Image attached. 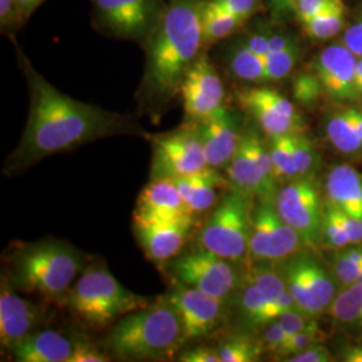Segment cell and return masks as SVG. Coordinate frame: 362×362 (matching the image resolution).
Listing matches in <instances>:
<instances>
[{
	"label": "cell",
	"instance_id": "cell-1",
	"mask_svg": "<svg viewBox=\"0 0 362 362\" xmlns=\"http://www.w3.org/2000/svg\"><path fill=\"white\" fill-rule=\"evenodd\" d=\"M11 39L19 67L26 78L30 105L22 139L4 163L7 175L21 173L46 157L107 137L124 134L148 137L132 117L81 103L58 90L34 69L16 40Z\"/></svg>",
	"mask_w": 362,
	"mask_h": 362
},
{
	"label": "cell",
	"instance_id": "cell-2",
	"mask_svg": "<svg viewBox=\"0 0 362 362\" xmlns=\"http://www.w3.org/2000/svg\"><path fill=\"white\" fill-rule=\"evenodd\" d=\"M206 0H168L155 30L144 42L145 66L137 100L156 116L180 94L189 67L200 57Z\"/></svg>",
	"mask_w": 362,
	"mask_h": 362
},
{
	"label": "cell",
	"instance_id": "cell-3",
	"mask_svg": "<svg viewBox=\"0 0 362 362\" xmlns=\"http://www.w3.org/2000/svg\"><path fill=\"white\" fill-rule=\"evenodd\" d=\"M89 258L69 242L46 238L16 245L6 276L16 291L65 302L70 288L88 269Z\"/></svg>",
	"mask_w": 362,
	"mask_h": 362
},
{
	"label": "cell",
	"instance_id": "cell-4",
	"mask_svg": "<svg viewBox=\"0 0 362 362\" xmlns=\"http://www.w3.org/2000/svg\"><path fill=\"white\" fill-rule=\"evenodd\" d=\"M184 346L180 317L165 296L122 317L105 338L104 348L121 361H161Z\"/></svg>",
	"mask_w": 362,
	"mask_h": 362
},
{
	"label": "cell",
	"instance_id": "cell-5",
	"mask_svg": "<svg viewBox=\"0 0 362 362\" xmlns=\"http://www.w3.org/2000/svg\"><path fill=\"white\" fill-rule=\"evenodd\" d=\"M64 303L79 321L93 329H104L146 306L149 299L130 291L105 264H98L81 274Z\"/></svg>",
	"mask_w": 362,
	"mask_h": 362
},
{
	"label": "cell",
	"instance_id": "cell-6",
	"mask_svg": "<svg viewBox=\"0 0 362 362\" xmlns=\"http://www.w3.org/2000/svg\"><path fill=\"white\" fill-rule=\"evenodd\" d=\"M254 199L238 191L223 194L197 235V246L220 258L240 262L248 254Z\"/></svg>",
	"mask_w": 362,
	"mask_h": 362
},
{
	"label": "cell",
	"instance_id": "cell-7",
	"mask_svg": "<svg viewBox=\"0 0 362 362\" xmlns=\"http://www.w3.org/2000/svg\"><path fill=\"white\" fill-rule=\"evenodd\" d=\"M148 137L152 143L151 180H175L211 168L197 122L188 121L169 133Z\"/></svg>",
	"mask_w": 362,
	"mask_h": 362
},
{
	"label": "cell",
	"instance_id": "cell-8",
	"mask_svg": "<svg viewBox=\"0 0 362 362\" xmlns=\"http://www.w3.org/2000/svg\"><path fill=\"white\" fill-rule=\"evenodd\" d=\"M93 25L110 38L144 43L161 19L164 0H91Z\"/></svg>",
	"mask_w": 362,
	"mask_h": 362
},
{
	"label": "cell",
	"instance_id": "cell-9",
	"mask_svg": "<svg viewBox=\"0 0 362 362\" xmlns=\"http://www.w3.org/2000/svg\"><path fill=\"white\" fill-rule=\"evenodd\" d=\"M281 262L279 272L298 310L315 317L330 308L336 297L334 282L318 259L306 252H296Z\"/></svg>",
	"mask_w": 362,
	"mask_h": 362
},
{
	"label": "cell",
	"instance_id": "cell-10",
	"mask_svg": "<svg viewBox=\"0 0 362 362\" xmlns=\"http://www.w3.org/2000/svg\"><path fill=\"white\" fill-rule=\"evenodd\" d=\"M233 263L197 248L189 254L172 259L165 270H168L173 282L227 302L239 284V275Z\"/></svg>",
	"mask_w": 362,
	"mask_h": 362
},
{
	"label": "cell",
	"instance_id": "cell-11",
	"mask_svg": "<svg viewBox=\"0 0 362 362\" xmlns=\"http://www.w3.org/2000/svg\"><path fill=\"white\" fill-rule=\"evenodd\" d=\"M275 207L281 218L300 235L303 246L315 248L322 242L324 204L311 176L287 181L276 194Z\"/></svg>",
	"mask_w": 362,
	"mask_h": 362
},
{
	"label": "cell",
	"instance_id": "cell-12",
	"mask_svg": "<svg viewBox=\"0 0 362 362\" xmlns=\"http://www.w3.org/2000/svg\"><path fill=\"white\" fill-rule=\"evenodd\" d=\"M302 247L300 235L278 214L275 199H260L252 212L247 258L251 262L282 260Z\"/></svg>",
	"mask_w": 362,
	"mask_h": 362
},
{
	"label": "cell",
	"instance_id": "cell-13",
	"mask_svg": "<svg viewBox=\"0 0 362 362\" xmlns=\"http://www.w3.org/2000/svg\"><path fill=\"white\" fill-rule=\"evenodd\" d=\"M194 226V216L158 218L133 214V230L144 255L160 270H165L169 262L179 257Z\"/></svg>",
	"mask_w": 362,
	"mask_h": 362
},
{
	"label": "cell",
	"instance_id": "cell-14",
	"mask_svg": "<svg viewBox=\"0 0 362 362\" xmlns=\"http://www.w3.org/2000/svg\"><path fill=\"white\" fill-rule=\"evenodd\" d=\"M165 298L180 317L184 345L214 334L224 322L226 300L176 282Z\"/></svg>",
	"mask_w": 362,
	"mask_h": 362
},
{
	"label": "cell",
	"instance_id": "cell-15",
	"mask_svg": "<svg viewBox=\"0 0 362 362\" xmlns=\"http://www.w3.org/2000/svg\"><path fill=\"white\" fill-rule=\"evenodd\" d=\"M236 100L269 137L300 133L303 129V119L297 106L275 89L247 88L236 93Z\"/></svg>",
	"mask_w": 362,
	"mask_h": 362
},
{
	"label": "cell",
	"instance_id": "cell-16",
	"mask_svg": "<svg viewBox=\"0 0 362 362\" xmlns=\"http://www.w3.org/2000/svg\"><path fill=\"white\" fill-rule=\"evenodd\" d=\"M179 95L185 117L192 122L207 119L224 106L223 81L206 54L202 52L187 71Z\"/></svg>",
	"mask_w": 362,
	"mask_h": 362
},
{
	"label": "cell",
	"instance_id": "cell-17",
	"mask_svg": "<svg viewBox=\"0 0 362 362\" xmlns=\"http://www.w3.org/2000/svg\"><path fill=\"white\" fill-rule=\"evenodd\" d=\"M47 310L19 297L6 274H1L0 286V344L1 349L11 353L27 336L38 330L47 321Z\"/></svg>",
	"mask_w": 362,
	"mask_h": 362
},
{
	"label": "cell",
	"instance_id": "cell-18",
	"mask_svg": "<svg viewBox=\"0 0 362 362\" xmlns=\"http://www.w3.org/2000/svg\"><path fill=\"white\" fill-rule=\"evenodd\" d=\"M358 57L344 43L325 47L317 57L314 71L324 86L325 95L337 103L358 100L356 90V65Z\"/></svg>",
	"mask_w": 362,
	"mask_h": 362
},
{
	"label": "cell",
	"instance_id": "cell-19",
	"mask_svg": "<svg viewBox=\"0 0 362 362\" xmlns=\"http://www.w3.org/2000/svg\"><path fill=\"white\" fill-rule=\"evenodd\" d=\"M197 125L208 165L215 169L227 168L242 140L236 115L223 106Z\"/></svg>",
	"mask_w": 362,
	"mask_h": 362
},
{
	"label": "cell",
	"instance_id": "cell-20",
	"mask_svg": "<svg viewBox=\"0 0 362 362\" xmlns=\"http://www.w3.org/2000/svg\"><path fill=\"white\" fill-rule=\"evenodd\" d=\"M227 175L231 189L246 194L251 199H275L276 180L269 177L258 165L250 151L245 133L233 160L227 165Z\"/></svg>",
	"mask_w": 362,
	"mask_h": 362
},
{
	"label": "cell",
	"instance_id": "cell-21",
	"mask_svg": "<svg viewBox=\"0 0 362 362\" xmlns=\"http://www.w3.org/2000/svg\"><path fill=\"white\" fill-rule=\"evenodd\" d=\"M77 337L59 330H37L22 339L10 353L16 362H69Z\"/></svg>",
	"mask_w": 362,
	"mask_h": 362
},
{
	"label": "cell",
	"instance_id": "cell-22",
	"mask_svg": "<svg viewBox=\"0 0 362 362\" xmlns=\"http://www.w3.org/2000/svg\"><path fill=\"white\" fill-rule=\"evenodd\" d=\"M134 214L158 218L194 216L187 207L175 181L169 179L149 181L139 196Z\"/></svg>",
	"mask_w": 362,
	"mask_h": 362
},
{
	"label": "cell",
	"instance_id": "cell-23",
	"mask_svg": "<svg viewBox=\"0 0 362 362\" xmlns=\"http://www.w3.org/2000/svg\"><path fill=\"white\" fill-rule=\"evenodd\" d=\"M326 200L339 211L362 219V175L349 165H338L326 177Z\"/></svg>",
	"mask_w": 362,
	"mask_h": 362
},
{
	"label": "cell",
	"instance_id": "cell-24",
	"mask_svg": "<svg viewBox=\"0 0 362 362\" xmlns=\"http://www.w3.org/2000/svg\"><path fill=\"white\" fill-rule=\"evenodd\" d=\"M173 181L194 216L215 207L218 204L220 188L230 184L223 176H220L218 169L215 168H208Z\"/></svg>",
	"mask_w": 362,
	"mask_h": 362
},
{
	"label": "cell",
	"instance_id": "cell-25",
	"mask_svg": "<svg viewBox=\"0 0 362 362\" xmlns=\"http://www.w3.org/2000/svg\"><path fill=\"white\" fill-rule=\"evenodd\" d=\"M326 134L330 143L342 153H354L362 149V139L354 124L349 107L338 109L326 119Z\"/></svg>",
	"mask_w": 362,
	"mask_h": 362
},
{
	"label": "cell",
	"instance_id": "cell-26",
	"mask_svg": "<svg viewBox=\"0 0 362 362\" xmlns=\"http://www.w3.org/2000/svg\"><path fill=\"white\" fill-rule=\"evenodd\" d=\"M243 21L236 18L233 13L224 11L212 0H206L203 7L202 28L204 46L218 43L220 40L230 38L243 26Z\"/></svg>",
	"mask_w": 362,
	"mask_h": 362
},
{
	"label": "cell",
	"instance_id": "cell-27",
	"mask_svg": "<svg viewBox=\"0 0 362 362\" xmlns=\"http://www.w3.org/2000/svg\"><path fill=\"white\" fill-rule=\"evenodd\" d=\"M227 65L235 77L240 81L263 83L266 77L264 58L251 52L246 45L239 40L227 54Z\"/></svg>",
	"mask_w": 362,
	"mask_h": 362
},
{
	"label": "cell",
	"instance_id": "cell-28",
	"mask_svg": "<svg viewBox=\"0 0 362 362\" xmlns=\"http://www.w3.org/2000/svg\"><path fill=\"white\" fill-rule=\"evenodd\" d=\"M345 15L346 7L342 0H338L308 22L302 23V27L311 39L326 40L342 31L345 26Z\"/></svg>",
	"mask_w": 362,
	"mask_h": 362
},
{
	"label": "cell",
	"instance_id": "cell-29",
	"mask_svg": "<svg viewBox=\"0 0 362 362\" xmlns=\"http://www.w3.org/2000/svg\"><path fill=\"white\" fill-rule=\"evenodd\" d=\"M329 309L338 322L362 329V284L348 286L334 297Z\"/></svg>",
	"mask_w": 362,
	"mask_h": 362
},
{
	"label": "cell",
	"instance_id": "cell-30",
	"mask_svg": "<svg viewBox=\"0 0 362 362\" xmlns=\"http://www.w3.org/2000/svg\"><path fill=\"white\" fill-rule=\"evenodd\" d=\"M293 134L270 137L267 144L276 181L287 182L298 177L294 148H293Z\"/></svg>",
	"mask_w": 362,
	"mask_h": 362
},
{
	"label": "cell",
	"instance_id": "cell-31",
	"mask_svg": "<svg viewBox=\"0 0 362 362\" xmlns=\"http://www.w3.org/2000/svg\"><path fill=\"white\" fill-rule=\"evenodd\" d=\"M272 300V299L266 297L257 286L247 281V285L242 290L238 302L240 315L243 317L247 324L252 327L266 326L264 315Z\"/></svg>",
	"mask_w": 362,
	"mask_h": 362
},
{
	"label": "cell",
	"instance_id": "cell-32",
	"mask_svg": "<svg viewBox=\"0 0 362 362\" xmlns=\"http://www.w3.org/2000/svg\"><path fill=\"white\" fill-rule=\"evenodd\" d=\"M220 362H255L260 360L263 344L250 338H231L216 348Z\"/></svg>",
	"mask_w": 362,
	"mask_h": 362
},
{
	"label": "cell",
	"instance_id": "cell-33",
	"mask_svg": "<svg viewBox=\"0 0 362 362\" xmlns=\"http://www.w3.org/2000/svg\"><path fill=\"white\" fill-rule=\"evenodd\" d=\"M299 55H300V50L298 43L282 52L269 54L264 58V65H266L264 82H276L288 77L297 65Z\"/></svg>",
	"mask_w": 362,
	"mask_h": 362
},
{
	"label": "cell",
	"instance_id": "cell-34",
	"mask_svg": "<svg viewBox=\"0 0 362 362\" xmlns=\"http://www.w3.org/2000/svg\"><path fill=\"white\" fill-rule=\"evenodd\" d=\"M324 94V86L315 71H300L293 79V97L297 104L310 107Z\"/></svg>",
	"mask_w": 362,
	"mask_h": 362
},
{
	"label": "cell",
	"instance_id": "cell-35",
	"mask_svg": "<svg viewBox=\"0 0 362 362\" xmlns=\"http://www.w3.org/2000/svg\"><path fill=\"white\" fill-rule=\"evenodd\" d=\"M322 242L333 248H345L351 245L349 235L338 218L337 209L327 200L324 203V221H322Z\"/></svg>",
	"mask_w": 362,
	"mask_h": 362
},
{
	"label": "cell",
	"instance_id": "cell-36",
	"mask_svg": "<svg viewBox=\"0 0 362 362\" xmlns=\"http://www.w3.org/2000/svg\"><path fill=\"white\" fill-rule=\"evenodd\" d=\"M250 272H251L248 274V282L257 286L269 299H275L287 288L281 272H275L266 267L251 269Z\"/></svg>",
	"mask_w": 362,
	"mask_h": 362
},
{
	"label": "cell",
	"instance_id": "cell-37",
	"mask_svg": "<svg viewBox=\"0 0 362 362\" xmlns=\"http://www.w3.org/2000/svg\"><path fill=\"white\" fill-rule=\"evenodd\" d=\"M322 338H324V334L320 332L318 325L314 324L309 329L302 330L294 336L288 337L286 339L285 344L276 350L274 354L276 357H284V360H285V358L296 354L298 351H302V350L308 349L310 346L321 344Z\"/></svg>",
	"mask_w": 362,
	"mask_h": 362
},
{
	"label": "cell",
	"instance_id": "cell-38",
	"mask_svg": "<svg viewBox=\"0 0 362 362\" xmlns=\"http://www.w3.org/2000/svg\"><path fill=\"white\" fill-rule=\"evenodd\" d=\"M293 148H294V157L297 165L298 177L311 176L313 170L317 165V156L315 149L310 140L300 133L293 134Z\"/></svg>",
	"mask_w": 362,
	"mask_h": 362
},
{
	"label": "cell",
	"instance_id": "cell-39",
	"mask_svg": "<svg viewBox=\"0 0 362 362\" xmlns=\"http://www.w3.org/2000/svg\"><path fill=\"white\" fill-rule=\"evenodd\" d=\"M334 272L339 282L348 287L358 282L361 276L362 264L353 262L351 259L346 257L344 250H341L334 257Z\"/></svg>",
	"mask_w": 362,
	"mask_h": 362
},
{
	"label": "cell",
	"instance_id": "cell-40",
	"mask_svg": "<svg viewBox=\"0 0 362 362\" xmlns=\"http://www.w3.org/2000/svg\"><path fill=\"white\" fill-rule=\"evenodd\" d=\"M112 361V356L98 349L90 341L85 338L76 339V345L71 353L69 362H109Z\"/></svg>",
	"mask_w": 362,
	"mask_h": 362
},
{
	"label": "cell",
	"instance_id": "cell-41",
	"mask_svg": "<svg viewBox=\"0 0 362 362\" xmlns=\"http://www.w3.org/2000/svg\"><path fill=\"white\" fill-rule=\"evenodd\" d=\"M227 13H233L236 18L247 22L251 16L258 13L260 0H212Z\"/></svg>",
	"mask_w": 362,
	"mask_h": 362
},
{
	"label": "cell",
	"instance_id": "cell-42",
	"mask_svg": "<svg viewBox=\"0 0 362 362\" xmlns=\"http://www.w3.org/2000/svg\"><path fill=\"white\" fill-rule=\"evenodd\" d=\"M276 321L284 327L287 337L294 336L315 324L313 321V317H309L305 313L298 310L297 308L286 311L285 314H282Z\"/></svg>",
	"mask_w": 362,
	"mask_h": 362
},
{
	"label": "cell",
	"instance_id": "cell-43",
	"mask_svg": "<svg viewBox=\"0 0 362 362\" xmlns=\"http://www.w3.org/2000/svg\"><path fill=\"white\" fill-rule=\"evenodd\" d=\"M336 1L338 0H293L291 11L296 13L298 22L302 25Z\"/></svg>",
	"mask_w": 362,
	"mask_h": 362
},
{
	"label": "cell",
	"instance_id": "cell-44",
	"mask_svg": "<svg viewBox=\"0 0 362 362\" xmlns=\"http://www.w3.org/2000/svg\"><path fill=\"white\" fill-rule=\"evenodd\" d=\"M25 23L18 7L16 0H0V26L1 31L6 34L11 28H16L18 25Z\"/></svg>",
	"mask_w": 362,
	"mask_h": 362
},
{
	"label": "cell",
	"instance_id": "cell-45",
	"mask_svg": "<svg viewBox=\"0 0 362 362\" xmlns=\"http://www.w3.org/2000/svg\"><path fill=\"white\" fill-rule=\"evenodd\" d=\"M269 35L270 28H258L247 33L246 37L240 39L247 47L259 57L266 58L269 54Z\"/></svg>",
	"mask_w": 362,
	"mask_h": 362
},
{
	"label": "cell",
	"instance_id": "cell-46",
	"mask_svg": "<svg viewBox=\"0 0 362 362\" xmlns=\"http://www.w3.org/2000/svg\"><path fill=\"white\" fill-rule=\"evenodd\" d=\"M180 362H220L219 353L216 348L211 346H194L191 349L182 350L177 354Z\"/></svg>",
	"mask_w": 362,
	"mask_h": 362
},
{
	"label": "cell",
	"instance_id": "cell-47",
	"mask_svg": "<svg viewBox=\"0 0 362 362\" xmlns=\"http://www.w3.org/2000/svg\"><path fill=\"white\" fill-rule=\"evenodd\" d=\"M266 330H264V334H263V346L264 349L270 350L272 353H275L276 350L279 349L284 344H285L286 339L288 338L286 334L284 327L281 326V324L275 320L270 324L266 325Z\"/></svg>",
	"mask_w": 362,
	"mask_h": 362
},
{
	"label": "cell",
	"instance_id": "cell-48",
	"mask_svg": "<svg viewBox=\"0 0 362 362\" xmlns=\"http://www.w3.org/2000/svg\"><path fill=\"white\" fill-rule=\"evenodd\" d=\"M287 362H329L332 361V354L321 344L310 346L308 349L298 351L296 354L285 358Z\"/></svg>",
	"mask_w": 362,
	"mask_h": 362
},
{
	"label": "cell",
	"instance_id": "cell-49",
	"mask_svg": "<svg viewBox=\"0 0 362 362\" xmlns=\"http://www.w3.org/2000/svg\"><path fill=\"white\" fill-rule=\"evenodd\" d=\"M342 43L349 49L350 52L358 58L362 57V13L353 25H350L344 34Z\"/></svg>",
	"mask_w": 362,
	"mask_h": 362
},
{
	"label": "cell",
	"instance_id": "cell-50",
	"mask_svg": "<svg viewBox=\"0 0 362 362\" xmlns=\"http://www.w3.org/2000/svg\"><path fill=\"white\" fill-rule=\"evenodd\" d=\"M333 206V204H332ZM338 218L341 220L344 228L346 230V233L349 235L350 243L351 245H358L362 242V219L354 218L351 215H348L342 211H339L336 208Z\"/></svg>",
	"mask_w": 362,
	"mask_h": 362
},
{
	"label": "cell",
	"instance_id": "cell-51",
	"mask_svg": "<svg viewBox=\"0 0 362 362\" xmlns=\"http://www.w3.org/2000/svg\"><path fill=\"white\" fill-rule=\"evenodd\" d=\"M297 40L293 38L290 34L285 31L279 30H272L270 28V35H269V54L272 52H282L291 46H294ZM267 54V55H269Z\"/></svg>",
	"mask_w": 362,
	"mask_h": 362
},
{
	"label": "cell",
	"instance_id": "cell-52",
	"mask_svg": "<svg viewBox=\"0 0 362 362\" xmlns=\"http://www.w3.org/2000/svg\"><path fill=\"white\" fill-rule=\"evenodd\" d=\"M16 1H18L21 16L23 22H26L27 19L31 16V13H34L45 0H16Z\"/></svg>",
	"mask_w": 362,
	"mask_h": 362
},
{
	"label": "cell",
	"instance_id": "cell-53",
	"mask_svg": "<svg viewBox=\"0 0 362 362\" xmlns=\"http://www.w3.org/2000/svg\"><path fill=\"white\" fill-rule=\"evenodd\" d=\"M344 361L362 362V345L350 346L344 353Z\"/></svg>",
	"mask_w": 362,
	"mask_h": 362
},
{
	"label": "cell",
	"instance_id": "cell-54",
	"mask_svg": "<svg viewBox=\"0 0 362 362\" xmlns=\"http://www.w3.org/2000/svg\"><path fill=\"white\" fill-rule=\"evenodd\" d=\"M350 113H351V117L354 119V124H356V127H357L358 133H360L362 139V109L350 106Z\"/></svg>",
	"mask_w": 362,
	"mask_h": 362
},
{
	"label": "cell",
	"instance_id": "cell-55",
	"mask_svg": "<svg viewBox=\"0 0 362 362\" xmlns=\"http://www.w3.org/2000/svg\"><path fill=\"white\" fill-rule=\"evenodd\" d=\"M272 3L276 11H281V13L291 11L293 0H272Z\"/></svg>",
	"mask_w": 362,
	"mask_h": 362
},
{
	"label": "cell",
	"instance_id": "cell-56",
	"mask_svg": "<svg viewBox=\"0 0 362 362\" xmlns=\"http://www.w3.org/2000/svg\"><path fill=\"white\" fill-rule=\"evenodd\" d=\"M362 85V57L357 59V65H356V90H358V88ZM358 95V93H357Z\"/></svg>",
	"mask_w": 362,
	"mask_h": 362
},
{
	"label": "cell",
	"instance_id": "cell-57",
	"mask_svg": "<svg viewBox=\"0 0 362 362\" xmlns=\"http://www.w3.org/2000/svg\"><path fill=\"white\" fill-rule=\"evenodd\" d=\"M357 93H358V100H360V98H362V85L360 86V88H358Z\"/></svg>",
	"mask_w": 362,
	"mask_h": 362
},
{
	"label": "cell",
	"instance_id": "cell-58",
	"mask_svg": "<svg viewBox=\"0 0 362 362\" xmlns=\"http://www.w3.org/2000/svg\"><path fill=\"white\" fill-rule=\"evenodd\" d=\"M358 282H360V284H362V272H361V276H360V279H358Z\"/></svg>",
	"mask_w": 362,
	"mask_h": 362
}]
</instances>
